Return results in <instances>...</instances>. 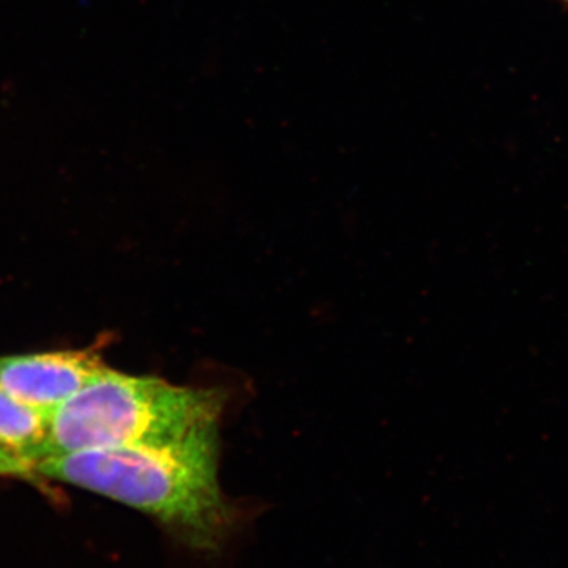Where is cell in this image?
Instances as JSON below:
<instances>
[{"mask_svg": "<svg viewBox=\"0 0 568 568\" xmlns=\"http://www.w3.org/2000/svg\"><path fill=\"white\" fill-rule=\"evenodd\" d=\"M220 422L173 443L44 458L33 473L136 508L190 547L213 551L234 525L219 481Z\"/></svg>", "mask_w": 568, "mask_h": 568, "instance_id": "cell-1", "label": "cell"}, {"mask_svg": "<svg viewBox=\"0 0 568 568\" xmlns=\"http://www.w3.org/2000/svg\"><path fill=\"white\" fill-rule=\"evenodd\" d=\"M226 402L220 388L174 386L106 366L52 414L47 458L173 443L200 425L220 422Z\"/></svg>", "mask_w": 568, "mask_h": 568, "instance_id": "cell-2", "label": "cell"}, {"mask_svg": "<svg viewBox=\"0 0 568 568\" xmlns=\"http://www.w3.org/2000/svg\"><path fill=\"white\" fill-rule=\"evenodd\" d=\"M106 365L89 351L0 357V387L22 405L52 414Z\"/></svg>", "mask_w": 568, "mask_h": 568, "instance_id": "cell-3", "label": "cell"}, {"mask_svg": "<svg viewBox=\"0 0 568 568\" xmlns=\"http://www.w3.org/2000/svg\"><path fill=\"white\" fill-rule=\"evenodd\" d=\"M50 414L22 405L0 387V447L31 467L47 458Z\"/></svg>", "mask_w": 568, "mask_h": 568, "instance_id": "cell-4", "label": "cell"}, {"mask_svg": "<svg viewBox=\"0 0 568 568\" xmlns=\"http://www.w3.org/2000/svg\"><path fill=\"white\" fill-rule=\"evenodd\" d=\"M31 473V467L24 465L20 459L11 457L9 452L0 447V476H26Z\"/></svg>", "mask_w": 568, "mask_h": 568, "instance_id": "cell-5", "label": "cell"}, {"mask_svg": "<svg viewBox=\"0 0 568 568\" xmlns=\"http://www.w3.org/2000/svg\"><path fill=\"white\" fill-rule=\"evenodd\" d=\"M560 2L566 3V6H568V0H560Z\"/></svg>", "mask_w": 568, "mask_h": 568, "instance_id": "cell-6", "label": "cell"}]
</instances>
